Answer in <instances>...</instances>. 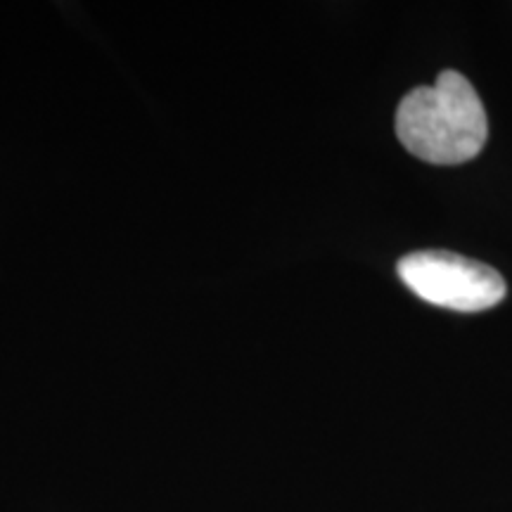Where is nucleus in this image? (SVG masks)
Listing matches in <instances>:
<instances>
[{
  "label": "nucleus",
  "mask_w": 512,
  "mask_h": 512,
  "mask_svg": "<svg viewBox=\"0 0 512 512\" xmlns=\"http://www.w3.org/2000/svg\"><path fill=\"white\" fill-rule=\"evenodd\" d=\"M401 283L422 302L448 311L477 313L505 299V280L496 268L453 252H413L396 266Z\"/></svg>",
  "instance_id": "f03ea898"
},
{
  "label": "nucleus",
  "mask_w": 512,
  "mask_h": 512,
  "mask_svg": "<svg viewBox=\"0 0 512 512\" xmlns=\"http://www.w3.org/2000/svg\"><path fill=\"white\" fill-rule=\"evenodd\" d=\"M396 136L427 164L456 166L475 159L489 138V119L472 83L446 69L434 86L413 88L396 110Z\"/></svg>",
  "instance_id": "f257e3e1"
}]
</instances>
